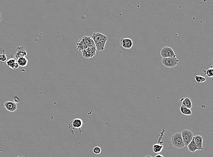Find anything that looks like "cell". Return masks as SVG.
<instances>
[{
    "label": "cell",
    "mask_w": 213,
    "mask_h": 157,
    "mask_svg": "<svg viewBox=\"0 0 213 157\" xmlns=\"http://www.w3.org/2000/svg\"><path fill=\"white\" fill-rule=\"evenodd\" d=\"M91 37L97 51H104L105 45L108 39L107 36L100 32H94Z\"/></svg>",
    "instance_id": "1"
},
{
    "label": "cell",
    "mask_w": 213,
    "mask_h": 157,
    "mask_svg": "<svg viewBox=\"0 0 213 157\" xmlns=\"http://www.w3.org/2000/svg\"><path fill=\"white\" fill-rule=\"evenodd\" d=\"M172 144L176 148H182L185 146L181 132L175 133L171 139Z\"/></svg>",
    "instance_id": "2"
},
{
    "label": "cell",
    "mask_w": 213,
    "mask_h": 157,
    "mask_svg": "<svg viewBox=\"0 0 213 157\" xmlns=\"http://www.w3.org/2000/svg\"><path fill=\"white\" fill-rule=\"evenodd\" d=\"M93 42V40L91 37L88 36H83L79 40L78 42L77 43V49L81 51L83 49L87 48Z\"/></svg>",
    "instance_id": "3"
},
{
    "label": "cell",
    "mask_w": 213,
    "mask_h": 157,
    "mask_svg": "<svg viewBox=\"0 0 213 157\" xmlns=\"http://www.w3.org/2000/svg\"><path fill=\"white\" fill-rule=\"evenodd\" d=\"M161 63L166 67L172 68L179 65V61L176 57L162 58Z\"/></svg>",
    "instance_id": "4"
},
{
    "label": "cell",
    "mask_w": 213,
    "mask_h": 157,
    "mask_svg": "<svg viewBox=\"0 0 213 157\" xmlns=\"http://www.w3.org/2000/svg\"><path fill=\"white\" fill-rule=\"evenodd\" d=\"M96 49L93 42L87 48L81 51V52L84 57L88 59L93 57L96 55Z\"/></svg>",
    "instance_id": "5"
},
{
    "label": "cell",
    "mask_w": 213,
    "mask_h": 157,
    "mask_svg": "<svg viewBox=\"0 0 213 157\" xmlns=\"http://www.w3.org/2000/svg\"><path fill=\"white\" fill-rule=\"evenodd\" d=\"M185 146H187L194 138V135L191 130L185 129L181 132Z\"/></svg>",
    "instance_id": "6"
},
{
    "label": "cell",
    "mask_w": 213,
    "mask_h": 157,
    "mask_svg": "<svg viewBox=\"0 0 213 157\" xmlns=\"http://www.w3.org/2000/svg\"><path fill=\"white\" fill-rule=\"evenodd\" d=\"M160 55L162 58L176 57V54L173 49L169 46H165L161 49Z\"/></svg>",
    "instance_id": "7"
},
{
    "label": "cell",
    "mask_w": 213,
    "mask_h": 157,
    "mask_svg": "<svg viewBox=\"0 0 213 157\" xmlns=\"http://www.w3.org/2000/svg\"><path fill=\"white\" fill-rule=\"evenodd\" d=\"M120 44L124 49H129L133 46L134 42L133 40L129 38H124L121 39Z\"/></svg>",
    "instance_id": "8"
},
{
    "label": "cell",
    "mask_w": 213,
    "mask_h": 157,
    "mask_svg": "<svg viewBox=\"0 0 213 157\" xmlns=\"http://www.w3.org/2000/svg\"><path fill=\"white\" fill-rule=\"evenodd\" d=\"M83 126V122L80 119H75L70 123L69 129H80Z\"/></svg>",
    "instance_id": "9"
},
{
    "label": "cell",
    "mask_w": 213,
    "mask_h": 157,
    "mask_svg": "<svg viewBox=\"0 0 213 157\" xmlns=\"http://www.w3.org/2000/svg\"><path fill=\"white\" fill-rule=\"evenodd\" d=\"M4 106L7 111L11 112L16 111L17 109V105L16 103L12 101H7L5 102L4 104Z\"/></svg>",
    "instance_id": "10"
},
{
    "label": "cell",
    "mask_w": 213,
    "mask_h": 157,
    "mask_svg": "<svg viewBox=\"0 0 213 157\" xmlns=\"http://www.w3.org/2000/svg\"><path fill=\"white\" fill-rule=\"evenodd\" d=\"M6 64L9 68L12 70H15L19 67L16 61V58H11L7 60Z\"/></svg>",
    "instance_id": "11"
},
{
    "label": "cell",
    "mask_w": 213,
    "mask_h": 157,
    "mask_svg": "<svg viewBox=\"0 0 213 157\" xmlns=\"http://www.w3.org/2000/svg\"><path fill=\"white\" fill-rule=\"evenodd\" d=\"M26 55H27V52L25 50L24 46H20L16 48V55H15V58L16 59L19 57H26Z\"/></svg>",
    "instance_id": "12"
},
{
    "label": "cell",
    "mask_w": 213,
    "mask_h": 157,
    "mask_svg": "<svg viewBox=\"0 0 213 157\" xmlns=\"http://www.w3.org/2000/svg\"><path fill=\"white\" fill-rule=\"evenodd\" d=\"M194 141L196 144L198 150H202L203 148V138L200 135L194 136Z\"/></svg>",
    "instance_id": "13"
},
{
    "label": "cell",
    "mask_w": 213,
    "mask_h": 157,
    "mask_svg": "<svg viewBox=\"0 0 213 157\" xmlns=\"http://www.w3.org/2000/svg\"><path fill=\"white\" fill-rule=\"evenodd\" d=\"M179 101L181 102V106H183L185 107L186 108L189 109H191L192 107L191 100L188 97L182 98L181 99L179 100Z\"/></svg>",
    "instance_id": "14"
},
{
    "label": "cell",
    "mask_w": 213,
    "mask_h": 157,
    "mask_svg": "<svg viewBox=\"0 0 213 157\" xmlns=\"http://www.w3.org/2000/svg\"><path fill=\"white\" fill-rule=\"evenodd\" d=\"M17 64L20 67H24L27 65L28 61L26 58V57H19L16 59Z\"/></svg>",
    "instance_id": "15"
},
{
    "label": "cell",
    "mask_w": 213,
    "mask_h": 157,
    "mask_svg": "<svg viewBox=\"0 0 213 157\" xmlns=\"http://www.w3.org/2000/svg\"><path fill=\"white\" fill-rule=\"evenodd\" d=\"M187 146L188 149H189V150L191 152H192V153H194L196 150H198L196 144H195V142L194 141V138H193L192 140H191V141L189 142Z\"/></svg>",
    "instance_id": "16"
},
{
    "label": "cell",
    "mask_w": 213,
    "mask_h": 157,
    "mask_svg": "<svg viewBox=\"0 0 213 157\" xmlns=\"http://www.w3.org/2000/svg\"><path fill=\"white\" fill-rule=\"evenodd\" d=\"M180 111L183 115H185L189 116L192 115V111L191 109H188L182 106H181L180 107Z\"/></svg>",
    "instance_id": "17"
},
{
    "label": "cell",
    "mask_w": 213,
    "mask_h": 157,
    "mask_svg": "<svg viewBox=\"0 0 213 157\" xmlns=\"http://www.w3.org/2000/svg\"><path fill=\"white\" fill-rule=\"evenodd\" d=\"M163 148V146L162 145L158 144V143L154 144V145L153 147L154 152V153H156V154H159V153H160L161 151L162 150Z\"/></svg>",
    "instance_id": "18"
},
{
    "label": "cell",
    "mask_w": 213,
    "mask_h": 157,
    "mask_svg": "<svg viewBox=\"0 0 213 157\" xmlns=\"http://www.w3.org/2000/svg\"><path fill=\"white\" fill-rule=\"evenodd\" d=\"M203 72L204 73V74L205 75L207 76L208 77L210 78H213V65H211V66H210V67L208 68V69L206 70H204L203 71Z\"/></svg>",
    "instance_id": "19"
},
{
    "label": "cell",
    "mask_w": 213,
    "mask_h": 157,
    "mask_svg": "<svg viewBox=\"0 0 213 157\" xmlns=\"http://www.w3.org/2000/svg\"><path fill=\"white\" fill-rule=\"evenodd\" d=\"M194 78H195V80L196 81V82H197V83H204L206 81V79L204 77L200 75H195L194 77Z\"/></svg>",
    "instance_id": "20"
},
{
    "label": "cell",
    "mask_w": 213,
    "mask_h": 157,
    "mask_svg": "<svg viewBox=\"0 0 213 157\" xmlns=\"http://www.w3.org/2000/svg\"><path fill=\"white\" fill-rule=\"evenodd\" d=\"M7 61V56L5 54V51L3 49H0V61L5 62Z\"/></svg>",
    "instance_id": "21"
},
{
    "label": "cell",
    "mask_w": 213,
    "mask_h": 157,
    "mask_svg": "<svg viewBox=\"0 0 213 157\" xmlns=\"http://www.w3.org/2000/svg\"><path fill=\"white\" fill-rule=\"evenodd\" d=\"M102 152V149L99 146H96L93 149V152L96 155H98L100 154Z\"/></svg>",
    "instance_id": "22"
},
{
    "label": "cell",
    "mask_w": 213,
    "mask_h": 157,
    "mask_svg": "<svg viewBox=\"0 0 213 157\" xmlns=\"http://www.w3.org/2000/svg\"><path fill=\"white\" fill-rule=\"evenodd\" d=\"M154 157H164L162 155H161L160 154H157L156 156H154Z\"/></svg>",
    "instance_id": "23"
},
{
    "label": "cell",
    "mask_w": 213,
    "mask_h": 157,
    "mask_svg": "<svg viewBox=\"0 0 213 157\" xmlns=\"http://www.w3.org/2000/svg\"><path fill=\"white\" fill-rule=\"evenodd\" d=\"M1 13H0V23H1Z\"/></svg>",
    "instance_id": "24"
},
{
    "label": "cell",
    "mask_w": 213,
    "mask_h": 157,
    "mask_svg": "<svg viewBox=\"0 0 213 157\" xmlns=\"http://www.w3.org/2000/svg\"><path fill=\"white\" fill-rule=\"evenodd\" d=\"M144 157H152V156H150V155H146V156H145Z\"/></svg>",
    "instance_id": "25"
},
{
    "label": "cell",
    "mask_w": 213,
    "mask_h": 157,
    "mask_svg": "<svg viewBox=\"0 0 213 157\" xmlns=\"http://www.w3.org/2000/svg\"><path fill=\"white\" fill-rule=\"evenodd\" d=\"M24 157V156H18V157Z\"/></svg>",
    "instance_id": "26"
}]
</instances>
